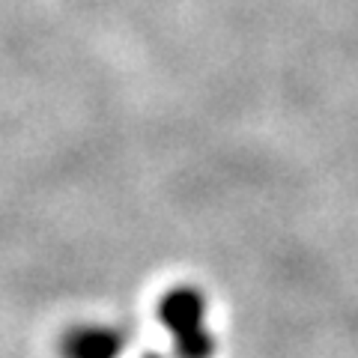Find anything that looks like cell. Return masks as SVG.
Masks as SVG:
<instances>
[{
	"instance_id": "1",
	"label": "cell",
	"mask_w": 358,
	"mask_h": 358,
	"mask_svg": "<svg viewBox=\"0 0 358 358\" xmlns=\"http://www.w3.org/2000/svg\"><path fill=\"white\" fill-rule=\"evenodd\" d=\"M206 305L203 296L192 287H176L159 301L162 326L173 334V346L179 358H212L215 338L206 329Z\"/></svg>"
},
{
	"instance_id": "3",
	"label": "cell",
	"mask_w": 358,
	"mask_h": 358,
	"mask_svg": "<svg viewBox=\"0 0 358 358\" xmlns=\"http://www.w3.org/2000/svg\"><path fill=\"white\" fill-rule=\"evenodd\" d=\"M143 358H162L159 352H147V355H143Z\"/></svg>"
},
{
	"instance_id": "2",
	"label": "cell",
	"mask_w": 358,
	"mask_h": 358,
	"mask_svg": "<svg viewBox=\"0 0 358 358\" xmlns=\"http://www.w3.org/2000/svg\"><path fill=\"white\" fill-rule=\"evenodd\" d=\"M126 346V338L108 326H81L63 338V358H117Z\"/></svg>"
}]
</instances>
